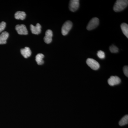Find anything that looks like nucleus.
Listing matches in <instances>:
<instances>
[{"mask_svg": "<svg viewBox=\"0 0 128 128\" xmlns=\"http://www.w3.org/2000/svg\"><path fill=\"white\" fill-rule=\"evenodd\" d=\"M52 30L48 29L46 31L45 33V36L44 38V41L46 44H50L52 41Z\"/></svg>", "mask_w": 128, "mask_h": 128, "instance_id": "8", "label": "nucleus"}, {"mask_svg": "<svg viewBox=\"0 0 128 128\" xmlns=\"http://www.w3.org/2000/svg\"><path fill=\"white\" fill-rule=\"evenodd\" d=\"M120 78L116 76H112L108 80V83L110 86H114L118 84L121 82Z\"/></svg>", "mask_w": 128, "mask_h": 128, "instance_id": "7", "label": "nucleus"}, {"mask_svg": "<svg viewBox=\"0 0 128 128\" xmlns=\"http://www.w3.org/2000/svg\"><path fill=\"white\" fill-rule=\"evenodd\" d=\"M9 34L7 32H2L0 34V44H5L6 43V40L9 37Z\"/></svg>", "mask_w": 128, "mask_h": 128, "instance_id": "11", "label": "nucleus"}, {"mask_svg": "<svg viewBox=\"0 0 128 128\" xmlns=\"http://www.w3.org/2000/svg\"><path fill=\"white\" fill-rule=\"evenodd\" d=\"M121 28L123 33L127 38H128V25L127 24L122 23L121 25Z\"/></svg>", "mask_w": 128, "mask_h": 128, "instance_id": "14", "label": "nucleus"}, {"mask_svg": "<svg viewBox=\"0 0 128 128\" xmlns=\"http://www.w3.org/2000/svg\"><path fill=\"white\" fill-rule=\"evenodd\" d=\"M97 54L98 57L101 59H103L105 58V53L102 50H100L98 51Z\"/></svg>", "mask_w": 128, "mask_h": 128, "instance_id": "17", "label": "nucleus"}, {"mask_svg": "<svg viewBox=\"0 0 128 128\" xmlns=\"http://www.w3.org/2000/svg\"><path fill=\"white\" fill-rule=\"evenodd\" d=\"M15 18L17 20H24L26 16V14L25 12L18 11L15 14Z\"/></svg>", "mask_w": 128, "mask_h": 128, "instance_id": "12", "label": "nucleus"}, {"mask_svg": "<svg viewBox=\"0 0 128 128\" xmlns=\"http://www.w3.org/2000/svg\"><path fill=\"white\" fill-rule=\"evenodd\" d=\"M110 52L112 53H116L118 52V48L114 45H112L109 48Z\"/></svg>", "mask_w": 128, "mask_h": 128, "instance_id": "16", "label": "nucleus"}, {"mask_svg": "<svg viewBox=\"0 0 128 128\" xmlns=\"http://www.w3.org/2000/svg\"><path fill=\"white\" fill-rule=\"evenodd\" d=\"M99 22V19L97 18H92L89 22L86 27V29L88 30H91L95 29L98 26Z\"/></svg>", "mask_w": 128, "mask_h": 128, "instance_id": "4", "label": "nucleus"}, {"mask_svg": "<svg viewBox=\"0 0 128 128\" xmlns=\"http://www.w3.org/2000/svg\"><path fill=\"white\" fill-rule=\"evenodd\" d=\"M20 52L22 55L26 58L30 57L32 54V51L30 48L28 47H25L24 48L21 49Z\"/></svg>", "mask_w": 128, "mask_h": 128, "instance_id": "10", "label": "nucleus"}, {"mask_svg": "<svg viewBox=\"0 0 128 128\" xmlns=\"http://www.w3.org/2000/svg\"><path fill=\"white\" fill-rule=\"evenodd\" d=\"M15 28L18 34L21 35H27L28 34V31L25 25L24 24L16 25Z\"/></svg>", "mask_w": 128, "mask_h": 128, "instance_id": "5", "label": "nucleus"}, {"mask_svg": "<svg viewBox=\"0 0 128 128\" xmlns=\"http://www.w3.org/2000/svg\"><path fill=\"white\" fill-rule=\"evenodd\" d=\"M86 63L89 67L94 70H97L100 68L99 63L93 59L88 58L86 60Z\"/></svg>", "mask_w": 128, "mask_h": 128, "instance_id": "3", "label": "nucleus"}, {"mask_svg": "<svg viewBox=\"0 0 128 128\" xmlns=\"http://www.w3.org/2000/svg\"><path fill=\"white\" fill-rule=\"evenodd\" d=\"M6 24L4 22H2L0 23V33L5 29Z\"/></svg>", "mask_w": 128, "mask_h": 128, "instance_id": "18", "label": "nucleus"}, {"mask_svg": "<svg viewBox=\"0 0 128 128\" xmlns=\"http://www.w3.org/2000/svg\"><path fill=\"white\" fill-rule=\"evenodd\" d=\"M41 26L39 23L37 24L36 26L30 25V30L33 34H38L41 32Z\"/></svg>", "mask_w": 128, "mask_h": 128, "instance_id": "9", "label": "nucleus"}, {"mask_svg": "<svg viewBox=\"0 0 128 128\" xmlns=\"http://www.w3.org/2000/svg\"><path fill=\"white\" fill-rule=\"evenodd\" d=\"M124 73L127 77L128 76V66H124L123 68Z\"/></svg>", "mask_w": 128, "mask_h": 128, "instance_id": "19", "label": "nucleus"}, {"mask_svg": "<svg viewBox=\"0 0 128 128\" xmlns=\"http://www.w3.org/2000/svg\"><path fill=\"white\" fill-rule=\"evenodd\" d=\"M44 57V55L43 54H37L35 60L38 64L41 65L44 64V61L43 60Z\"/></svg>", "mask_w": 128, "mask_h": 128, "instance_id": "13", "label": "nucleus"}, {"mask_svg": "<svg viewBox=\"0 0 128 128\" xmlns=\"http://www.w3.org/2000/svg\"><path fill=\"white\" fill-rule=\"evenodd\" d=\"M80 6V0H71L70 1L69 9L70 11L74 12L77 10Z\"/></svg>", "mask_w": 128, "mask_h": 128, "instance_id": "6", "label": "nucleus"}, {"mask_svg": "<svg viewBox=\"0 0 128 128\" xmlns=\"http://www.w3.org/2000/svg\"><path fill=\"white\" fill-rule=\"evenodd\" d=\"M128 1L127 0H118L115 2L113 10L115 12L122 11L128 6Z\"/></svg>", "mask_w": 128, "mask_h": 128, "instance_id": "1", "label": "nucleus"}, {"mask_svg": "<svg viewBox=\"0 0 128 128\" xmlns=\"http://www.w3.org/2000/svg\"><path fill=\"white\" fill-rule=\"evenodd\" d=\"M73 26V24L70 21H67L62 26L61 32L62 35L66 36L70 30H71Z\"/></svg>", "mask_w": 128, "mask_h": 128, "instance_id": "2", "label": "nucleus"}, {"mask_svg": "<svg viewBox=\"0 0 128 128\" xmlns=\"http://www.w3.org/2000/svg\"><path fill=\"white\" fill-rule=\"evenodd\" d=\"M128 116L126 115L122 118V119L119 122V124L120 126H122L128 124Z\"/></svg>", "mask_w": 128, "mask_h": 128, "instance_id": "15", "label": "nucleus"}]
</instances>
